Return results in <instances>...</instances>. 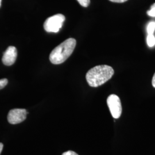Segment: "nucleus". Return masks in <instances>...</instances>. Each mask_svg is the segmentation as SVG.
<instances>
[{
	"label": "nucleus",
	"mask_w": 155,
	"mask_h": 155,
	"mask_svg": "<svg viewBox=\"0 0 155 155\" xmlns=\"http://www.w3.org/2000/svg\"><path fill=\"white\" fill-rule=\"evenodd\" d=\"M111 2H116V3H123L126 2L127 0H109Z\"/></svg>",
	"instance_id": "obj_13"
},
{
	"label": "nucleus",
	"mask_w": 155,
	"mask_h": 155,
	"mask_svg": "<svg viewBox=\"0 0 155 155\" xmlns=\"http://www.w3.org/2000/svg\"><path fill=\"white\" fill-rule=\"evenodd\" d=\"M147 45L150 47H153L155 45V36L152 35H148L147 38Z\"/></svg>",
	"instance_id": "obj_7"
},
{
	"label": "nucleus",
	"mask_w": 155,
	"mask_h": 155,
	"mask_svg": "<svg viewBox=\"0 0 155 155\" xmlns=\"http://www.w3.org/2000/svg\"><path fill=\"white\" fill-rule=\"evenodd\" d=\"M27 111L24 109H14L9 111L8 121L11 124H17L23 122L27 118Z\"/></svg>",
	"instance_id": "obj_5"
},
{
	"label": "nucleus",
	"mask_w": 155,
	"mask_h": 155,
	"mask_svg": "<svg viewBox=\"0 0 155 155\" xmlns=\"http://www.w3.org/2000/svg\"><path fill=\"white\" fill-rule=\"evenodd\" d=\"M147 33L148 35L153 34L155 31V21H152L148 24L147 28Z\"/></svg>",
	"instance_id": "obj_8"
},
{
	"label": "nucleus",
	"mask_w": 155,
	"mask_h": 155,
	"mask_svg": "<svg viewBox=\"0 0 155 155\" xmlns=\"http://www.w3.org/2000/svg\"><path fill=\"white\" fill-rule=\"evenodd\" d=\"M114 74L111 67L100 65L91 68L86 75V79L90 86L97 87L110 79Z\"/></svg>",
	"instance_id": "obj_1"
},
{
	"label": "nucleus",
	"mask_w": 155,
	"mask_h": 155,
	"mask_svg": "<svg viewBox=\"0 0 155 155\" xmlns=\"http://www.w3.org/2000/svg\"><path fill=\"white\" fill-rule=\"evenodd\" d=\"M107 104L113 117L116 119L120 118L122 113V106L118 96L111 94L107 99Z\"/></svg>",
	"instance_id": "obj_4"
},
{
	"label": "nucleus",
	"mask_w": 155,
	"mask_h": 155,
	"mask_svg": "<svg viewBox=\"0 0 155 155\" xmlns=\"http://www.w3.org/2000/svg\"><path fill=\"white\" fill-rule=\"evenodd\" d=\"M77 44L76 40L69 38L61 43L52 51L50 55V61L54 64L63 63L71 55Z\"/></svg>",
	"instance_id": "obj_2"
},
{
	"label": "nucleus",
	"mask_w": 155,
	"mask_h": 155,
	"mask_svg": "<svg viewBox=\"0 0 155 155\" xmlns=\"http://www.w3.org/2000/svg\"><path fill=\"white\" fill-rule=\"evenodd\" d=\"M65 19V16L62 14H57L48 17L44 23L45 31L47 32L58 33L62 28Z\"/></svg>",
	"instance_id": "obj_3"
},
{
	"label": "nucleus",
	"mask_w": 155,
	"mask_h": 155,
	"mask_svg": "<svg viewBox=\"0 0 155 155\" xmlns=\"http://www.w3.org/2000/svg\"><path fill=\"white\" fill-rule=\"evenodd\" d=\"M62 155H78L76 152L72 151V150H68L66 152H64Z\"/></svg>",
	"instance_id": "obj_12"
},
{
	"label": "nucleus",
	"mask_w": 155,
	"mask_h": 155,
	"mask_svg": "<svg viewBox=\"0 0 155 155\" xmlns=\"http://www.w3.org/2000/svg\"><path fill=\"white\" fill-rule=\"evenodd\" d=\"M17 56V51L16 47L9 46L4 53L2 61L5 66H11L15 63Z\"/></svg>",
	"instance_id": "obj_6"
},
{
	"label": "nucleus",
	"mask_w": 155,
	"mask_h": 155,
	"mask_svg": "<svg viewBox=\"0 0 155 155\" xmlns=\"http://www.w3.org/2000/svg\"><path fill=\"white\" fill-rule=\"evenodd\" d=\"M152 86L153 87L155 88V73L153 75V77L152 78Z\"/></svg>",
	"instance_id": "obj_14"
},
{
	"label": "nucleus",
	"mask_w": 155,
	"mask_h": 155,
	"mask_svg": "<svg viewBox=\"0 0 155 155\" xmlns=\"http://www.w3.org/2000/svg\"><path fill=\"white\" fill-rule=\"evenodd\" d=\"M8 82V81L7 79L5 78V79H0V90L4 88L7 85Z\"/></svg>",
	"instance_id": "obj_11"
},
{
	"label": "nucleus",
	"mask_w": 155,
	"mask_h": 155,
	"mask_svg": "<svg viewBox=\"0 0 155 155\" xmlns=\"http://www.w3.org/2000/svg\"><path fill=\"white\" fill-rule=\"evenodd\" d=\"M79 4L83 7H87L90 4V0H77Z\"/></svg>",
	"instance_id": "obj_10"
},
{
	"label": "nucleus",
	"mask_w": 155,
	"mask_h": 155,
	"mask_svg": "<svg viewBox=\"0 0 155 155\" xmlns=\"http://www.w3.org/2000/svg\"><path fill=\"white\" fill-rule=\"evenodd\" d=\"M1 2H2V0H0V7L1 6Z\"/></svg>",
	"instance_id": "obj_16"
},
{
	"label": "nucleus",
	"mask_w": 155,
	"mask_h": 155,
	"mask_svg": "<svg viewBox=\"0 0 155 155\" xmlns=\"http://www.w3.org/2000/svg\"><path fill=\"white\" fill-rule=\"evenodd\" d=\"M147 15L151 17H155V3L150 6V9L147 11Z\"/></svg>",
	"instance_id": "obj_9"
},
{
	"label": "nucleus",
	"mask_w": 155,
	"mask_h": 155,
	"mask_svg": "<svg viewBox=\"0 0 155 155\" xmlns=\"http://www.w3.org/2000/svg\"><path fill=\"white\" fill-rule=\"evenodd\" d=\"M3 147H4L3 144H2V143H0V154H1V152H2V149H3Z\"/></svg>",
	"instance_id": "obj_15"
}]
</instances>
